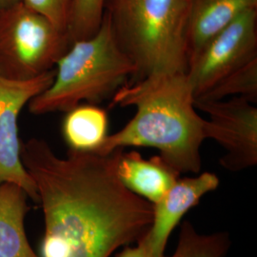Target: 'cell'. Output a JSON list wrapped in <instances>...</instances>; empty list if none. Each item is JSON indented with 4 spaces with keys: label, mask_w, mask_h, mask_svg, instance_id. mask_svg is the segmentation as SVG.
Here are the masks:
<instances>
[{
    "label": "cell",
    "mask_w": 257,
    "mask_h": 257,
    "mask_svg": "<svg viewBox=\"0 0 257 257\" xmlns=\"http://www.w3.org/2000/svg\"><path fill=\"white\" fill-rule=\"evenodd\" d=\"M121 151H69L62 158L43 139L21 144V160L44 214L40 257H110L145 235L153 205L120 181Z\"/></svg>",
    "instance_id": "obj_1"
},
{
    "label": "cell",
    "mask_w": 257,
    "mask_h": 257,
    "mask_svg": "<svg viewBox=\"0 0 257 257\" xmlns=\"http://www.w3.org/2000/svg\"><path fill=\"white\" fill-rule=\"evenodd\" d=\"M111 106L136 108L118 132L109 135L95 154L109 155L127 147L155 148L167 165L181 174H199L205 119L186 73L156 74L125 83L112 95Z\"/></svg>",
    "instance_id": "obj_2"
},
{
    "label": "cell",
    "mask_w": 257,
    "mask_h": 257,
    "mask_svg": "<svg viewBox=\"0 0 257 257\" xmlns=\"http://www.w3.org/2000/svg\"><path fill=\"white\" fill-rule=\"evenodd\" d=\"M54 81L29 102L36 115L68 111L80 104H98L118 91L137 68L120 47L105 11L92 37L74 41L56 63Z\"/></svg>",
    "instance_id": "obj_3"
},
{
    "label": "cell",
    "mask_w": 257,
    "mask_h": 257,
    "mask_svg": "<svg viewBox=\"0 0 257 257\" xmlns=\"http://www.w3.org/2000/svg\"><path fill=\"white\" fill-rule=\"evenodd\" d=\"M188 0H108L113 34L137 68L135 78L186 73Z\"/></svg>",
    "instance_id": "obj_4"
},
{
    "label": "cell",
    "mask_w": 257,
    "mask_h": 257,
    "mask_svg": "<svg viewBox=\"0 0 257 257\" xmlns=\"http://www.w3.org/2000/svg\"><path fill=\"white\" fill-rule=\"evenodd\" d=\"M71 44L67 32L21 1L0 8V76L22 81L45 74Z\"/></svg>",
    "instance_id": "obj_5"
},
{
    "label": "cell",
    "mask_w": 257,
    "mask_h": 257,
    "mask_svg": "<svg viewBox=\"0 0 257 257\" xmlns=\"http://www.w3.org/2000/svg\"><path fill=\"white\" fill-rule=\"evenodd\" d=\"M255 57L257 8H252L239 15L189 60L186 74L195 98Z\"/></svg>",
    "instance_id": "obj_6"
},
{
    "label": "cell",
    "mask_w": 257,
    "mask_h": 257,
    "mask_svg": "<svg viewBox=\"0 0 257 257\" xmlns=\"http://www.w3.org/2000/svg\"><path fill=\"white\" fill-rule=\"evenodd\" d=\"M195 107L209 115L205 119L206 139L216 141L225 150L219 164L237 173L257 165V108L243 97L207 101Z\"/></svg>",
    "instance_id": "obj_7"
},
{
    "label": "cell",
    "mask_w": 257,
    "mask_h": 257,
    "mask_svg": "<svg viewBox=\"0 0 257 257\" xmlns=\"http://www.w3.org/2000/svg\"><path fill=\"white\" fill-rule=\"evenodd\" d=\"M55 74L51 70L22 81L0 76V185H18L35 202H38L37 187L20 156L19 117L25 105L51 86Z\"/></svg>",
    "instance_id": "obj_8"
},
{
    "label": "cell",
    "mask_w": 257,
    "mask_h": 257,
    "mask_svg": "<svg viewBox=\"0 0 257 257\" xmlns=\"http://www.w3.org/2000/svg\"><path fill=\"white\" fill-rule=\"evenodd\" d=\"M219 183V177L210 172L179 177L165 195L153 204V220L143 237L155 256L166 257V246L175 227L205 194L215 191Z\"/></svg>",
    "instance_id": "obj_9"
},
{
    "label": "cell",
    "mask_w": 257,
    "mask_h": 257,
    "mask_svg": "<svg viewBox=\"0 0 257 257\" xmlns=\"http://www.w3.org/2000/svg\"><path fill=\"white\" fill-rule=\"evenodd\" d=\"M252 8H257V0H188L186 41L189 60L239 15Z\"/></svg>",
    "instance_id": "obj_10"
},
{
    "label": "cell",
    "mask_w": 257,
    "mask_h": 257,
    "mask_svg": "<svg viewBox=\"0 0 257 257\" xmlns=\"http://www.w3.org/2000/svg\"><path fill=\"white\" fill-rule=\"evenodd\" d=\"M116 174L130 192L156 204L173 187L180 175L159 156L145 159L138 152H120Z\"/></svg>",
    "instance_id": "obj_11"
},
{
    "label": "cell",
    "mask_w": 257,
    "mask_h": 257,
    "mask_svg": "<svg viewBox=\"0 0 257 257\" xmlns=\"http://www.w3.org/2000/svg\"><path fill=\"white\" fill-rule=\"evenodd\" d=\"M27 193L13 183L0 185V257H40L28 241Z\"/></svg>",
    "instance_id": "obj_12"
},
{
    "label": "cell",
    "mask_w": 257,
    "mask_h": 257,
    "mask_svg": "<svg viewBox=\"0 0 257 257\" xmlns=\"http://www.w3.org/2000/svg\"><path fill=\"white\" fill-rule=\"evenodd\" d=\"M107 111L94 104H80L66 111L62 137L69 151L96 153L108 135Z\"/></svg>",
    "instance_id": "obj_13"
},
{
    "label": "cell",
    "mask_w": 257,
    "mask_h": 257,
    "mask_svg": "<svg viewBox=\"0 0 257 257\" xmlns=\"http://www.w3.org/2000/svg\"><path fill=\"white\" fill-rule=\"evenodd\" d=\"M228 97H243L257 103V57L223 76L195 99L217 101Z\"/></svg>",
    "instance_id": "obj_14"
},
{
    "label": "cell",
    "mask_w": 257,
    "mask_h": 257,
    "mask_svg": "<svg viewBox=\"0 0 257 257\" xmlns=\"http://www.w3.org/2000/svg\"><path fill=\"white\" fill-rule=\"evenodd\" d=\"M230 244L228 232L200 233L190 221H184L180 227L177 246L171 257H225Z\"/></svg>",
    "instance_id": "obj_15"
},
{
    "label": "cell",
    "mask_w": 257,
    "mask_h": 257,
    "mask_svg": "<svg viewBox=\"0 0 257 257\" xmlns=\"http://www.w3.org/2000/svg\"><path fill=\"white\" fill-rule=\"evenodd\" d=\"M106 0H74L67 29L71 43L95 35L101 26Z\"/></svg>",
    "instance_id": "obj_16"
},
{
    "label": "cell",
    "mask_w": 257,
    "mask_h": 257,
    "mask_svg": "<svg viewBox=\"0 0 257 257\" xmlns=\"http://www.w3.org/2000/svg\"><path fill=\"white\" fill-rule=\"evenodd\" d=\"M28 8L42 15L55 26L67 32L74 0H20ZM68 34V33H67Z\"/></svg>",
    "instance_id": "obj_17"
},
{
    "label": "cell",
    "mask_w": 257,
    "mask_h": 257,
    "mask_svg": "<svg viewBox=\"0 0 257 257\" xmlns=\"http://www.w3.org/2000/svg\"><path fill=\"white\" fill-rule=\"evenodd\" d=\"M116 257H156L150 250L144 237L139 239L136 246L124 247ZM167 257V256H166Z\"/></svg>",
    "instance_id": "obj_18"
},
{
    "label": "cell",
    "mask_w": 257,
    "mask_h": 257,
    "mask_svg": "<svg viewBox=\"0 0 257 257\" xmlns=\"http://www.w3.org/2000/svg\"><path fill=\"white\" fill-rule=\"evenodd\" d=\"M20 0H0V8H4L10 5H13Z\"/></svg>",
    "instance_id": "obj_19"
},
{
    "label": "cell",
    "mask_w": 257,
    "mask_h": 257,
    "mask_svg": "<svg viewBox=\"0 0 257 257\" xmlns=\"http://www.w3.org/2000/svg\"><path fill=\"white\" fill-rule=\"evenodd\" d=\"M106 1H108V0H106ZM105 3H106V2H105Z\"/></svg>",
    "instance_id": "obj_20"
}]
</instances>
